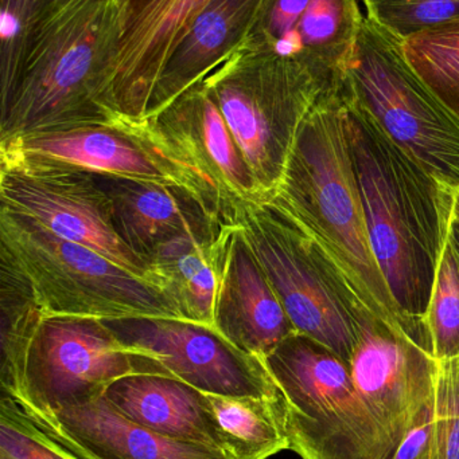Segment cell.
<instances>
[{
    "label": "cell",
    "mask_w": 459,
    "mask_h": 459,
    "mask_svg": "<svg viewBox=\"0 0 459 459\" xmlns=\"http://www.w3.org/2000/svg\"><path fill=\"white\" fill-rule=\"evenodd\" d=\"M269 202L312 239L372 318L433 353L428 329L402 312L375 258L353 164L349 101L342 83L325 91L305 118L282 183Z\"/></svg>",
    "instance_id": "cell-1"
},
{
    "label": "cell",
    "mask_w": 459,
    "mask_h": 459,
    "mask_svg": "<svg viewBox=\"0 0 459 459\" xmlns=\"http://www.w3.org/2000/svg\"><path fill=\"white\" fill-rule=\"evenodd\" d=\"M345 91L353 164L375 258L402 312L426 328L439 256L452 225L453 191L410 159Z\"/></svg>",
    "instance_id": "cell-2"
},
{
    "label": "cell",
    "mask_w": 459,
    "mask_h": 459,
    "mask_svg": "<svg viewBox=\"0 0 459 459\" xmlns=\"http://www.w3.org/2000/svg\"><path fill=\"white\" fill-rule=\"evenodd\" d=\"M2 396L43 414L102 398L131 375H162L104 320L46 315L26 283L0 267ZM163 377V375H162Z\"/></svg>",
    "instance_id": "cell-3"
},
{
    "label": "cell",
    "mask_w": 459,
    "mask_h": 459,
    "mask_svg": "<svg viewBox=\"0 0 459 459\" xmlns=\"http://www.w3.org/2000/svg\"><path fill=\"white\" fill-rule=\"evenodd\" d=\"M116 11L118 0H54L0 105V142L120 117L107 96Z\"/></svg>",
    "instance_id": "cell-4"
},
{
    "label": "cell",
    "mask_w": 459,
    "mask_h": 459,
    "mask_svg": "<svg viewBox=\"0 0 459 459\" xmlns=\"http://www.w3.org/2000/svg\"><path fill=\"white\" fill-rule=\"evenodd\" d=\"M0 266L26 283L46 315L185 320L174 302L145 278L5 207H0Z\"/></svg>",
    "instance_id": "cell-5"
},
{
    "label": "cell",
    "mask_w": 459,
    "mask_h": 459,
    "mask_svg": "<svg viewBox=\"0 0 459 459\" xmlns=\"http://www.w3.org/2000/svg\"><path fill=\"white\" fill-rule=\"evenodd\" d=\"M201 82L269 201L282 183L305 118L331 89L305 65L278 56L250 38Z\"/></svg>",
    "instance_id": "cell-6"
},
{
    "label": "cell",
    "mask_w": 459,
    "mask_h": 459,
    "mask_svg": "<svg viewBox=\"0 0 459 459\" xmlns=\"http://www.w3.org/2000/svg\"><path fill=\"white\" fill-rule=\"evenodd\" d=\"M344 86L442 188H459V117L410 66L402 40L366 11Z\"/></svg>",
    "instance_id": "cell-7"
},
{
    "label": "cell",
    "mask_w": 459,
    "mask_h": 459,
    "mask_svg": "<svg viewBox=\"0 0 459 459\" xmlns=\"http://www.w3.org/2000/svg\"><path fill=\"white\" fill-rule=\"evenodd\" d=\"M234 221L299 333L350 364L372 318L317 246L269 201H237Z\"/></svg>",
    "instance_id": "cell-8"
},
{
    "label": "cell",
    "mask_w": 459,
    "mask_h": 459,
    "mask_svg": "<svg viewBox=\"0 0 459 459\" xmlns=\"http://www.w3.org/2000/svg\"><path fill=\"white\" fill-rule=\"evenodd\" d=\"M282 401L291 450L302 459H385L349 364L294 333L263 359Z\"/></svg>",
    "instance_id": "cell-9"
},
{
    "label": "cell",
    "mask_w": 459,
    "mask_h": 459,
    "mask_svg": "<svg viewBox=\"0 0 459 459\" xmlns=\"http://www.w3.org/2000/svg\"><path fill=\"white\" fill-rule=\"evenodd\" d=\"M0 161L177 186L193 194L216 217L234 221V212L215 186L172 150L147 120L120 116L110 123L24 134L0 142Z\"/></svg>",
    "instance_id": "cell-10"
},
{
    "label": "cell",
    "mask_w": 459,
    "mask_h": 459,
    "mask_svg": "<svg viewBox=\"0 0 459 459\" xmlns=\"http://www.w3.org/2000/svg\"><path fill=\"white\" fill-rule=\"evenodd\" d=\"M0 207L97 251L150 282L148 267L123 242L96 175L58 167L0 161Z\"/></svg>",
    "instance_id": "cell-11"
},
{
    "label": "cell",
    "mask_w": 459,
    "mask_h": 459,
    "mask_svg": "<svg viewBox=\"0 0 459 459\" xmlns=\"http://www.w3.org/2000/svg\"><path fill=\"white\" fill-rule=\"evenodd\" d=\"M104 321L123 344L151 359L163 377L204 393L279 396L263 360L239 350L215 326L162 317Z\"/></svg>",
    "instance_id": "cell-12"
},
{
    "label": "cell",
    "mask_w": 459,
    "mask_h": 459,
    "mask_svg": "<svg viewBox=\"0 0 459 459\" xmlns=\"http://www.w3.org/2000/svg\"><path fill=\"white\" fill-rule=\"evenodd\" d=\"M349 367L385 459H393L420 412L434 406L437 359L414 340L369 321Z\"/></svg>",
    "instance_id": "cell-13"
},
{
    "label": "cell",
    "mask_w": 459,
    "mask_h": 459,
    "mask_svg": "<svg viewBox=\"0 0 459 459\" xmlns=\"http://www.w3.org/2000/svg\"><path fill=\"white\" fill-rule=\"evenodd\" d=\"M210 0H118L108 107L145 120L156 82Z\"/></svg>",
    "instance_id": "cell-14"
},
{
    "label": "cell",
    "mask_w": 459,
    "mask_h": 459,
    "mask_svg": "<svg viewBox=\"0 0 459 459\" xmlns=\"http://www.w3.org/2000/svg\"><path fill=\"white\" fill-rule=\"evenodd\" d=\"M366 16L363 0H269L250 39L305 65L328 89L344 82Z\"/></svg>",
    "instance_id": "cell-15"
},
{
    "label": "cell",
    "mask_w": 459,
    "mask_h": 459,
    "mask_svg": "<svg viewBox=\"0 0 459 459\" xmlns=\"http://www.w3.org/2000/svg\"><path fill=\"white\" fill-rule=\"evenodd\" d=\"M147 121L215 186L234 214L237 201H266L220 108L201 81Z\"/></svg>",
    "instance_id": "cell-16"
},
{
    "label": "cell",
    "mask_w": 459,
    "mask_h": 459,
    "mask_svg": "<svg viewBox=\"0 0 459 459\" xmlns=\"http://www.w3.org/2000/svg\"><path fill=\"white\" fill-rule=\"evenodd\" d=\"M3 399L81 459H231L215 447L142 428L119 414L102 396L57 414H43Z\"/></svg>",
    "instance_id": "cell-17"
},
{
    "label": "cell",
    "mask_w": 459,
    "mask_h": 459,
    "mask_svg": "<svg viewBox=\"0 0 459 459\" xmlns=\"http://www.w3.org/2000/svg\"><path fill=\"white\" fill-rule=\"evenodd\" d=\"M215 328L260 360L298 332L236 221L226 238Z\"/></svg>",
    "instance_id": "cell-18"
},
{
    "label": "cell",
    "mask_w": 459,
    "mask_h": 459,
    "mask_svg": "<svg viewBox=\"0 0 459 459\" xmlns=\"http://www.w3.org/2000/svg\"><path fill=\"white\" fill-rule=\"evenodd\" d=\"M96 179L110 199L119 235L146 264L164 243L225 222L177 186L107 175Z\"/></svg>",
    "instance_id": "cell-19"
},
{
    "label": "cell",
    "mask_w": 459,
    "mask_h": 459,
    "mask_svg": "<svg viewBox=\"0 0 459 459\" xmlns=\"http://www.w3.org/2000/svg\"><path fill=\"white\" fill-rule=\"evenodd\" d=\"M269 0H210L162 72L145 120L156 117L250 38Z\"/></svg>",
    "instance_id": "cell-20"
},
{
    "label": "cell",
    "mask_w": 459,
    "mask_h": 459,
    "mask_svg": "<svg viewBox=\"0 0 459 459\" xmlns=\"http://www.w3.org/2000/svg\"><path fill=\"white\" fill-rule=\"evenodd\" d=\"M234 222L188 232L148 258L150 282L163 291L183 318L215 326V307L229 228Z\"/></svg>",
    "instance_id": "cell-21"
},
{
    "label": "cell",
    "mask_w": 459,
    "mask_h": 459,
    "mask_svg": "<svg viewBox=\"0 0 459 459\" xmlns=\"http://www.w3.org/2000/svg\"><path fill=\"white\" fill-rule=\"evenodd\" d=\"M102 398L142 428L221 450L201 391L186 383L162 375H131L110 385Z\"/></svg>",
    "instance_id": "cell-22"
},
{
    "label": "cell",
    "mask_w": 459,
    "mask_h": 459,
    "mask_svg": "<svg viewBox=\"0 0 459 459\" xmlns=\"http://www.w3.org/2000/svg\"><path fill=\"white\" fill-rule=\"evenodd\" d=\"M202 394V403L221 450L231 459H269L291 450L280 395Z\"/></svg>",
    "instance_id": "cell-23"
},
{
    "label": "cell",
    "mask_w": 459,
    "mask_h": 459,
    "mask_svg": "<svg viewBox=\"0 0 459 459\" xmlns=\"http://www.w3.org/2000/svg\"><path fill=\"white\" fill-rule=\"evenodd\" d=\"M404 56L459 117V18L402 40Z\"/></svg>",
    "instance_id": "cell-24"
},
{
    "label": "cell",
    "mask_w": 459,
    "mask_h": 459,
    "mask_svg": "<svg viewBox=\"0 0 459 459\" xmlns=\"http://www.w3.org/2000/svg\"><path fill=\"white\" fill-rule=\"evenodd\" d=\"M425 324L437 360L459 355V258L452 240V225L439 256Z\"/></svg>",
    "instance_id": "cell-25"
},
{
    "label": "cell",
    "mask_w": 459,
    "mask_h": 459,
    "mask_svg": "<svg viewBox=\"0 0 459 459\" xmlns=\"http://www.w3.org/2000/svg\"><path fill=\"white\" fill-rule=\"evenodd\" d=\"M0 2V105H3L15 89L30 39L54 0Z\"/></svg>",
    "instance_id": "cell-26"
},
{
    "label": "cell",
    "mask_w": 459,
    "mask_h": 459,
    "mask_svg": "<svg viewBox=\"0 0 459 459\" xmlns=\"http://www.w3.org/2000/svg\"><path fill=\"white\" fill-rule=\"evenodd\" d=\"M366 13L401 40L459 18V0H363Z\"/></svg>",
    "instance_id": "cell-27"
},
{
    "label": "cell",
    "mask_w": 459,
    "mask_h": 459,
    "mask_svg": "<svg viewBox=\"0 0 459 459\" xmlns=\"http://www.w3.org/2000/svg\"><path fill=\"white\" fill-rule=\"evenodd\" d=\"M430 459H459V355L437 360Z\"/></svg>",
    "instance_id": "cell-28"
},
{
    "label": "cell",
    "mask_w": 459,
    "mask_h": 459,
    "mask_svg": "<svg viewBox=\"0 0 459 459\" xmlns=\"http://www.w3.org/2000/svg\"><path fill=\"white\" fill-rule=\"evenodd\" d=\"M0 455L10 459H81L30 422L3 398L0 401Z\"/></svg>",
    "instance_id": "cell-29"
},
{
    "label": "cell",
    "mask_w": 459,
    "mask_h": 459,
    "mask_svg": "<svg viewBox=\"0 0 459 459\" xmlns=\"http://www.w3.org/2000/svg\"><path fill=\"white\" fill-rule=\"evenodd\" d=\"M434 406L426 407L393 459H430Z\"/></svg>",
    "instance_id": "cell-30"
},
{
    "label": "cell",
    "mask_w": 459,
    "mask_h": 459,
    "mask_svg": "<svg viewBox=\"0 0 459 459\" xmlns=\"http://www.w3.org/2000/svg\"><path fill=\"white\" fill-rule=\"evenodd\" d=\"M452 222L459 226V188L453 193Z\"/></svg>",
    "instance_id": "cell-31"
},
{
    "label": "cell",
    "mask_w": 459,
    "mask_h": 459,
    "mask_svg": "<svg viewBox=\"0 0 459 459\" xmlns=\"http://www.w3.org/2000/svg\"><path fill=\"white\" fill-rule=\"evenodd\" d=\"M452 240L455 243V251H457L459 258V226L452 222Z\"/></svg>",
    "instance_id": "cell-32"
},
{
    "label": "cell",
    "mask_w": 459,
    "mask_h": 459,
    "mask_svg": "<svg viewBox=\"0 0 459 459\" xmlns=\"http://www.w3.org/2000/svg\"><path fill=\"white\" fill-rule=\"evenodd\" d=\"M0 459H10V458L5 457V455H0Z\"/></svg>",
    "instance_id": "cell-33"
}]
</instances>
